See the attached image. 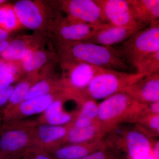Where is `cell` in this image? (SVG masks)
<instances>
[{
    "mask_svg": "<svg viewBox=\"0 0 159 159\" xmlns=\"http://www.w3.org/2000/svg\"><path fill=\"white\" fill-rule=\"evenodd\" d=\"M150 138L138 129L117 125L102 138L104 145L122 152L127 159H144L152 152Z\"/></svg>",
    "mask_w": 159,
    "mask_h": 159,
    "instance_id": "3957f363",
    "label": "cell"
},
{
    "mask_svg": "<svg viewBox=\"0 0 159 159\" xmlns=\"http://www.w3.org/2000/svg\"><path fill=\"white\" fill-rule=\"evenodd\" d=\"M137 22L147 27L159 20V0H126Z\"/></svg>",
    "mask_w": 159,
    "mask_h": 159,
    "instance_id": "ffe728a7",
    "label": "cell"
},
{
    "mask_svg": "<svg viewBox=\"0 0 159 159\" xmlns=\"http://www.w3.org/2000/svg\"><path fill=\"white\" fill-rule=\"evenodd\" d=\"M144 159H157L155 157H154V156L153 155V154H152V152H151L150 154L148 156V157H146Z\"/></svg>",
    "mask_w": 159,
    "mask_h": 159,
    "instance_id": "8d00e7d4",
    "label": "cell"
},
{
    "mask_svg": "<svg viewBox=\"0 0 159 159\" xmlns=\"http://www.w3.org/2000/svg\"><path fill=\"white\" fill-rule=\"evenodd\" d=\"M7 73L16 74L24 78L20 62L9 61L0 58V76Z\"/></svg>",
    "mask_w": 159,
    "mask_h": 159,
    "instance_id": "f1b7e54d",
    "label": "cell"
},
{
    "mask_svg": "<svg viewBox=\"0 0 159 159\" xmlns=\"http://www.w3.org/2000/svg\"><path fill=\"white\" fill-rule=\"evenodd\" d=\"M25 159H55L51 154L42 151L29 150L24 156Z\"/></svg>",
    "mask_w": 159,
    "mask_h": 159,
    "instance_id": "4dcf8cb0",
    "label": "cell"
},
{
    "mask_svg": "<svg viewBox=\"0 0 159 159\" xmlns=\"http://www.w3.org/2000/svg\"><path fill=\"white\" fill-rule=\"evenodd\" d=\"M138 31L139 30L109 25L97 30L83 42L106 47H112L124 42Z\"/></svg>",
    "mask_w": 159,
    "mask_h": 159,
    "instance_id": "e0dca14e",
    "label": "cell"
},
{
    "mask_svg": "<svg viewBox=\"0 0 159 159\" xmlns=\"http://www.w3.org/2000/svg\"><path fill=\"white\" fill-rule=\"evenodd\" d=\"M47 38L37 32L14 37L7 49L0 55V58L20 62L30 51L44 47Z\"/></svg>",
    "mask_w": 159,
    "mask_h": 159,
    "instance_id": "5bb4252c",
    "label": "cell"
},
{
    "mask_svg": "<svg viewBox=\"0 0 159 159\" xmlns=\"http://www.w3.org/2000/svg\"><path fill=\"white\" fill-rule=\"evenodd\" d=\"M53 2L70 18L97 25L109 24L95 0H60Z\"/></svg>",
    "mask_w": 159,
    "mask_h": 159,
    "instance_id": "9c48e42d",
    "label": "cell"
},
{
    "mask_svg": "<svg viewBox=\"0 0 159 159\" xmlns=\"http://www.w3.org/2000/svg\"><path fill=\"white\" fill-rule=\"evenodd\" d=\"M134 128L152 138L158 137L159 135V114L145 116L139 119L135 123Z\"/></svg>",
    "mask_w": 159,
    "mask_h": 159,
    "instance_id": "484cf974",
    "label": "cell"
},
{
    "mask_svg": "<svg viewBox=\"0 0 159 159\" xmlns=\"http://www.w3.org/2000/svg\"><path fill=\"white\" fill-rule=\"evenodd\" d=\"M14 38V37H12L9 39L0 41V55L7 49L8 46L9 45V43H10V42Z\"/></svg>",
    "mask_w": 159,
    "mask_h": 159,
    "instance_id": "d6a6232c",
    "label": "cell"
},
{
    "mask_svg": "<svg viewBox=\"0 0 159 159\" xmlns=\"http://www.w3.org/2000/svg\"><path fill=\"white\" fill-rule=\"evenodd\" d=\"M134 102L122 91L107 97L99 104L97 121L105 134L123 122Z\"/></svg>",
    "mask_w": 159,
    "mask_h": 159,
    "instance_id": "52a82bcc",
    "label": "cell"
},
{
    "mask_svg": "<svg viewBox=\"0 0 159 159\" xmlns=\"http://www.w3.org/2000/svg\"><path fill=\"white\" fill-rule=\"evenodd\" d=\"M14 88L13 86L10 85L5 88L0 89V107L6 105Z\"/></svg>",
    "mask_w": 159,
    "mask_h": 159,
    "instance_id": "1f68e13d",
    "label": "cell"
},
{
    "mask_svg": "<svg viewBox=\"0 0 159 159\" xmlns=\"http://www.w3.org/2000/svg\"><path fill=\"white\" fill-rule=\"evenodd\" d=\"M9 155H7L6 154L2 153V152H0V159H4L6 158V157L9 156Z\"/></svg>",
    "mask_w": 159,
    "mask_h": 159,
    "instance_id": "74e56055",
    "label": "cell"
},
{
    "mask_svg": "<svg viewBox=\"0 0 159 159\" xmlns=\"http://www.w3.org/2000/svg\"><path fill=\"white\" fill-rule=\"evenodd\" d=\"M146 75L100 68L88 86L79 91L95 100L105 99L123 91Z\"/></svg>",
    "mask_w": 159,
    "mask_h": 159,
    "instance_id": "5b68a950",
    "label": "cell"
},
{
    "mask_svg": "<svg viewBox=\"0 0 159 159\" xmlns=\"http://www.w3.org/2000/svg\"><path fill=\"white\" fill-rule=\"evenodd\" d=\"M59 60H74L101 68L126 72L128 65L116 48L83 41L51 40Z\"/></svg>",
    "mask_w": 159,
    "mask_h": 159,
    "instance_id": "6da1fadb",
    "label": "cell"
},
{
    "mask_svg": "<svg viewBox=\"0 0 159 159\" xmlns=\"http://www.w3.org/2000/svg\"><path fill=\"white\" fill-rule=\"evenodd\" d=\"M135 68L137 73L146 75L159 73V51L147 55Z\"/></svg>",
    "mask_w": 159,
    "mask_h": 159,
    "instance_id": "4316f807",
    "label": "cell"
},
{
    "mask_svg": "<svg viewBox=\"0 0 159 159\" xmlns=\"http://www.w3.org/2000/svg\"><path fill=\"white\" fill-rule=\"evenodd\" d=\"M102 9L106 20L112 25L137 30L145 26L137 23L126 0H95Z\"/></svg>",
    "mask_w": 159,
    "mask_h": 159,
    "instance_id": "7c38bea8",
    "label": "cell"
},
{
    "mask_svg": "<svg viewBox=\"0 0 159 159\" xmlns=\"http://www.w3.org/2000/svg\"><path fill=\"white\" fill-rule=\"evenodd\" d=\"M62 71L61 76L66 90L82 91L85 89L100 68L88 63L74 60H59Z\"/></svg>",
    "mask_w": 159,
    "mask_h": 159,
    "instance_id": "30bf717a",
    "label": "cell"
},
{
    "mask_svg": "<svg viewBox=\"0 0 159 159\" xmlns=\"http://www.w3.org/2000/svg\"><path fill=\"white\" fill-rule=\"evenodd\" d=\"M123 91L139 103L159 102V73L144 76Z\"/></svg>",
    "mask_w": 159,
    "mask_h": 159,
    "instance_id": "9a60e30c",
    "label": "cell"
},
{
    "mask_svg": "<svg viewBox=\"0 0 159 159\" xmlns=\"http://www.w3.org/2000/svg\"><path fill=\"white\" fill-rule=\"evenodd\" d=\"M0 28L10 33L24 29L20 23L12 4H3L0 6Z\"/></svg>",
    "mask_w": 159,
    "mask_h": 159,
    "instance_id": "d4e9b609",
    "label": "cell"
},
{
    "mask_svg": "<svg viewBox=\"0 0 159 159\" xmlns=\"http://www.w3.org/2000/svg\"><path fill=\"white\" fill-rule=\"evenodd\" d=\"M23 78L16 74L7 73L0 76V89L11 85L13 83L20 81Z\"/></svg>",
    "mask_w": 159,
    "mask_h": 159,
    "instance_id": "f546056e",
    "label": "cell"
},
{
    "mask_svg": "<svg viewBox=\"0 0 159 159\" xmlns=\"http://www.w3.org/2000/svg\"><path fill=\"white\" fill-rule=\"evenodd\" d=\"M42 79L39 73L25 76L17 85L14 87L8 102L1 111V114L10 110L24 101L26 94L31 87Z\"/></svg>",
    "mask_w": 159,
    "mask_h": 159,
    "instance_id": "cb8c5ba5",
    "label": "cell"
},
{
    "mask_svg": "<svg viewBox=\"0 0 159 159\" xmlns=\"http://www.w3.org/2000/svg\"><path fill=\"white\" fill-rule=\"evenodd\" d=\"M104 145L102 139L80 144L62 145L51 154L55 159H82Z\"/></svg>",
    "mask_w": 159,
    "mask_h": 159,
    "instance_id": "44dd1931",
    "label": "cell"
},
{
    "mask_svg": "<svg viewBox=\"0 0 159 159\" xmlns=\"http://www.w3.org/2000/svg\"><path fill=\"white\" fill-rule=\"evenodd\" d=\"M105 134L97 121L84 127H76L73 125L63 140L61 146L102 139Z\"/></svg>",
    "mask_w": 159,
    "mask_h": 159,
    "instance_id": "7402d4cb",
    "label": "cell"
},
{
    "mask_svg": "<svg viewBox=\"0 0 159 159\" xmlns=\"http://www.w3.org/2000/svg\"><path fill=\"white\" fill-rule=\"evenodd\" d=\"M109 25H91L63 16L59 13L52 24L48 38L64 41H84L97 30Z\"/></svg>",
    "mask_w": 159,
    "mask_h": 159,
    "instance_id": "ba28073f",
    "label": "cell"
},
{
    "mask_svg": "<svg viewBox=\"0 0 159 159\" xmlns=\"http://www.w3.org/2000/svg\"><path fill=\"white\" fill-rule=\"evenodd\" d=\"M82 159H127L119 150L104 145L97 151Z\"/></svg>",
    "mask_w": 159,
    "mask_h": 159,
    "instance_id": "83f0119b",
    "label": "cell"
},
{
    "mask_svg": "<svg viewBox=\"0 0 159 159\" xmlns=\"http://www.w3.org/2000/svg\"><path fill=\"white\" fill-rule=\"evenodd\" d=\"M73 125L72 122L62 125L38 124L35 129L34 147L31 150L51 154L62 145L63 140Z\"/></svg>",
    "mask_w": 159,
    "mask_h": 159,
    "instance_id": "4fadbf2b",
    "label": "cell"
},
{
    "mask_svg": "<svg viewBox=\"0 0 159 159\" xmlns=\"http://www.w3.org/2000/svg\"><path fill=\"white\" fill-rule=\"evenodd\" d=\"M13 37L12 33H9L8 31L0 28V41L9 39Z\"/></svg>",
    "mask_w": 159,
    "mask_h": 159,
    "instance_id": "836d02e7",
    "label": "cell"
},
{
    "mask_svg": "<svg viewBox=\"0 0 159 159\" xmlns=\"http://www.w3.org/2000/svg\"><path fill=\"white\" fill-rule=\"evenodd\" d=\"M25 153L11 155L6 157L4 159H25L24 156Z\"/></svg>",
    "mask_w": 159,
    "mask_h": 159,
    "instance_id": "d590c367",
    "label": "cell"
},
{
    "mask_svg": "<svg viewBox=\"0 0 159 159\" xmlns=\"http://www.w3.org/2000/svg\"><path fill=\"white\" fill-rule=\"evenodd\" d=\"M71 99L69 92L65 90L62 95L49 106L37 120L38 124L52 125H66L74 120L78 111L66 110V102Z\"/></svg>",
    "mask_w": 159,
    "mask_h": 159,
    "instance_id": "2e32d148",
    "label": "cell"
},
{
    "mask_svg": "<svg viewBox=\"0 0 159 159\" xmlns=\"http://www.w3.org/2000/svg\"><path fill=\"white\" fill-rule=\"evenodd\" d=\"M58 60L54 49L49 50L43 47L29 52L20 64L23 74L25 76L39 73L44 67L52 61Z\"/></svg>",
    "mask_w": 159,
    "mask_h": 159,
    "instance_id": "d6986e66",
    "label": "cell"
},
{
    "mask_svg": "<svg viewBox=\"0 0 159 159\" xmlns=\"http://www.w3.org/2000/svg\"><path fill=\"white\" fill-rule=\"evenodd\" d=\"M159 141H156L155 142H152V152L157 159H159Z\"/></svg>",
    "mask_w": 159,
    "mask_h": 159,
    "instance_id": "e575fe53",
    "label": "cell"
},
{
    "mask_svg": "<svg viewBox=\"0 0 159 159\" xmlns=\"http://www.w3.org/2000/svg\"><path fill=\"white\" fill-rule=\"evenodd\" d=\"M71 97L78 103L80 109L72 121L74 126L84 127L97 121L98 105L96 100L88 97L79 91L66 90Z\"/></svg>",
    "mask_w": 159,
    "mask_h": 159,
    "instance_id": "ac0fdd59",
    "label": "cell"
},
{
    "mask_svg": "<svg viewBox=\"0 0 159 159\" xmlns=\"http://www.w3.org/2000/svg\"><path fill=\"white\" fill-rule=\"evenodd\" d=\"M65 91L24 100L10 110L1 114L0 121L5 122L20 121L24 120L26 117L42 114Z\"/></svg>",
    "mask_w": 159,
    "mask_h": 159,
    "instance_id": "8fae6325",
    "label": "cell"
},
{
    "mask_svg": "<svg viewBox=\"0 0 159 159\" xmlns=\"http://www.w3.org/2000/svg\"><path fill=\"white\" fill-rule=\"evenodd\" d=\"M66 90L65 86L61 77L54 74L40 80L32 86L26 94L24 100L43 95L55 93Z\"/></svg>",
    "mask_w": 159,
    "mask_h": 159,
    "instance_id": "603a6c76",
    "label": "cell"
},
{
    "mask_svg": "<svg viewBox=\"0 0 159 159\" xmlns=\"http://www.w3.org/2000/svg\"><path fill=\"white\" fill-rule=\"evenodd\" d=\"M7 2V1L6 0H0V6Z\"/></svg>",
    "mask_w": 159,
    "mask_h": 159,
    "instance_id": "f35d334b",
    "label": "cell"
},
{
    "mask_svg": "<svg viewBox=\"0 0 159 159\" xmlns=\"http://www.w3.org/2000/svg\"><path fill=\"white\" fill-rule=\"evenodd\" d=\"M116 48L125 61L135 67L147 55L159 51V20L137 31Z\"/></svg>",
    "mask_w": 159,
    "mask_h": 159,
    "instance_id": "8992f818",
    "label": "cell"
},
{
    "mask_svg": "<svg viewBox=\"0 0 159 159\" xmlns=\"http://www.w3.org/2000/svg\"><path fill=\"white\" fill-rule=\"evenodd\" d=\"M36 120L0 123V152L7 155L25 153L34 147Z\"/></svg>",
    "mask_w": 159,
    "mask_h": 159,
    "instance_id": "277c9868",
    "label": "cell"
},
{
    "mask_svg": "<svg viewBox=\"0 0 159 159\" xmlns=\"http://www.w3.org/2000/svg\"><path fill=\"white\" fill-rule=\"evenodd\" d=\"M13 6L23 28L48 38L52 24L60 13L52 1L21 0Z\"/></svg>",
    "mask_w": 159,
    "mask_h": 159,
    "instance_id": "7a4b0ae2",
    "label": "cell"
}]
</instances>
